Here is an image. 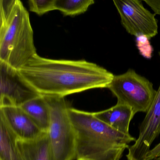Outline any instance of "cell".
I'll return each mask as SVG.
<instances>
[{
	"mask_svg": "<svg viewBox=\"0 0 160 160\" xmlns=\"http://www.w3.org/2000/svg\"><path fill=\"white\" fill-rule=\"evenodd\" d=\"M18 71L41 96L59 98L108 88L114 77L104 68L85 60H54L38 54Z\"/></svg>",
	"mask_w": 160,
	"mask_h": 160,
	"instance_id": "6da1fadb",
	"label": "cell"
},
{
	"mask_svg": "<svg viewBox=\"0 0 160 160\" xmlns=\"http://www.w3.org/2000/svg\"><path fill=\"white\" fill-rule=\"evenodd\" d=\"M69 114L76 134V160H120L136 140L113 128L94 112L70 107Z\"/></svg>",
	"mask_w": 160,
	"mask_h": 160,
	"instance_id": "7a4b0ae2",
	"label": "cell"
},
{
	"mask_svg": "<svg viewBox=\"0 0 160 160\" xmlns=\"http://www.w3.org/2000/svg\"><path fill=\"white\" fill-rule=\"evenodd\" d=\"M37 54L29 12L17 0L0 28V62L19 70Z\"/></svg>",
	"mask_w": 160,
	"mask_h": 160,
	"instance_id": "3957f363",
	"label": "cell"
},
{
	"mask_svg": "<svg viewBox=\"0 0 160 160\" xmlns=\"http://www.w3.org/2000/svg\"><path fill=\"white\" fill-rule=\"evenodd\" d=\"M45 97L50 107L47 133L52 160L76 159V134L69 114L70 107L65 98Z\"/></svg>",
	"mask_w": 160,
	"mask_h": 160,
	"instance_id": "277c9868",
	"label": "cell"
},
{
	"mask_svg": "<svg viewBox=\"0 0 160 160\" xmlns=\"http://www.w3.org/2000/svg\"><path fill=\"white\" fill-rule=\"evenodd\" d=\"M108 88L116 97L117 103L128 105L135 114L147 112L157 93L149 80L132 69L114 76Z\"/></svg>",
	"mask_w": 160,
	"mask_h": 160,
	"instance_id": "5b68a950",
	"label": "cell"
},
{
	"mask_svg": "<svg viewBox=\"0 0 160 160\" xmlns=\"http://www.w3.org/2000/svg\"><path fill=\"white\" fill-rule=\"evenodd\" d=\"M128 33L150 39L158 33L157 21L140 0H112Z\"/></svg>",
	"mask_w": 160,
	"mask_h": 160,
	"instance_id": "8992f818",
	"label": "cell"
},
{
	"mask_svg": "<svg viewBox=\"0 0 160 160\" xmlns=\"http://www.w3.org/2000/svg\"><path fill=\"white\" fill-rule=\"evenodd\" d=\"M40 95L24 80L18 70L0 62V107L20 106Z\"/></svg>",
	"mask_w": 160,
	"mask_h": 160,
	"instance_id": "52a82bcc",
	"label": "cell"
},
{
	"mask_svg": "<svg viewBox=\"0 0 160 160\" xmlns=\"http://www.w3.org/2000/svg\"><path fill=\"white\" fill-rule=\"evenodd\" d=\"M160 58V52H159ZM160 134V85L156 96L139 127V137L130 146L128 160H147L153 142Z\"/></svg>",
	"mask_w": 160,
	"mask_h": 160,
	"instance_id": "ba28073f",
	"label": "cell"
},
{
	"mask_svg": "<svg viewBox=\"0 0 160 160\" xmlns=\"http://www.w3.org/2000/svg\"><path fill=\"white\" fill-rule=\"evenodd\" d=\"M0 115L3 118L18 140H34L45 132L20 106L0 107Z\"/></svg>",
	"mask_w": 160,
	"mask_h": 160,
	"instance_id": "9c48e42d",
	"label": "cell"
},
{
	"mask_svg": "<svg viewBox=\"0 0 160 160\" xmlns=\"http://www.w3.org/2000/svg\"><path fill=\"white\" fill-rule=\"evenodd\" d=\"M94 113L113 128L127 134H130V124L135 114L129 106L117 103L109 109Z\"/></svg>",
	"mask_w": 160,
	"mask_h": 160,
	"instance_id": "30bf717a",
	"label": "cell"
},
{
	"mask_svg": "<svg viewBox=\"0 0 160 160\" xmlns=\"http://www.w3.org/2000/svg\"><path fill=\"white\" fill-rule=\"evenodd\" d=\"M18 144L25 160H53L47 132L34 140L18 139Z\"/></svg>",
	"mask_w": 160,
	"mask_h": 160,
	"instance_id": "8fae6325",
	"label": "cell"
},
{
	"mask_svg": "<svg viewBox=\"0 0 160 160\" xmlns=\"http://www.w3.org/2000/svg\"><path fill=\"white\" fill-rule=\"evenodd\" d=\"M20 107L42 131L48 132L50 118V107L45 96L40 95L28 101Z\"/></svg>",
	"mask_w": 160,
	"mask_h": 160,
	"instance_id": "7c38bea8",
	"label": "cell"
},
{
	"mask_svg": "<svg viewBox=\"0 0 160 160\" xmlns=\"http://www.w3.org/2000/svg\"><path fill=\"white\" fill-rule=\"evenodd\" d=\"M18 139L0 115V160H25L18 145Z\"/></svg>",
	"mask_w": 160,
	"mask_h": 160,
	"instance_id": "4fadbf2b",
	"label": "cell"
},
{
	"mask_svg": "<svg viewBox=\"0 0 160 160\" xmlns=\"http://www.w3.org/2000/svg\"><path fill=\"white\" fill-rule=\"evenodd\" d=\"M94 3L95 0H56L55 10L64 16L74 17L83 14Z\"/></svg>",
	"mask_w": 160,
	"mask_h": 160,
	"instance_id": "5bb4252c",
	"label": "cell"
},
{
	"mask_svg": "<svg viewBox=\"0 0 160 160\" xmlns=\"http://www.w3.org/2000/svg\"><path fill=\"white\" fill-rule=\"evenodd\" d=\"M56 0H28L29 9L39 16L55 10Z\"/></svg>",
	"mask_w": 160,
	"mask_h": 160,
	"instance_id": "9a60e30c",
	"label": "cell"
},
{
	"mask_svg": "<svg viewBox=\"0 0 160 160\" xmlns=\"http://www.w3.org/2000/svg\"><path fill=\"white\" fill-rule=\"evenodd\" d=\"M17 0H0V22H4L13 9Z\"/></svg>",
	"mask_w": 160,
	"mask_h": 160,
	"instance_id": "2e32d148",
	"label": "cell"
},
{
	"mask_svg": "<svg viewBox=\"0 0 160 160\" xmlns=\"http://www.w3.org/2000/svg\"><path fill=\"white\" fill-rule=\"evenodd\" d=\"M143 1L147 4L155 14L160 15V0H140Z\"/></svg>",
	"mask_w": 160,
	"mask_h": 160,
	"instance_id": "e0dca14e",
	"label": "cell"
},
{
	"mask_svg": "<svg viewBox=\"0 0 160 160\" xmlns=\"http://www.w3.org/2000/svg\"><path fill=\"white\" fill-rule=\"evenodd\" d=\"M160 156V142L150 150L147 156V160H154Z\"/></svg>",
	"mask_w": 160,
	"mask_h": 160,
	"instance_id": "ac0fdd59",
	"label": "cell"
},
{
	"mask_svg": "<svg viewBox=\"0 0 160 160\" xmlns=\"http://www.w3.org/2000/svg\"><path fill=\"white\" fill-rule=\"evenodd\" d=\"M154 160H160V156L159 157H158V158H157L155 159Z\"/></svg>",
	"mask_w": 160,
	"mask_h": 160,
	"instance_id": "d6986e66",
	"label": "cell"
}]
</instances>
